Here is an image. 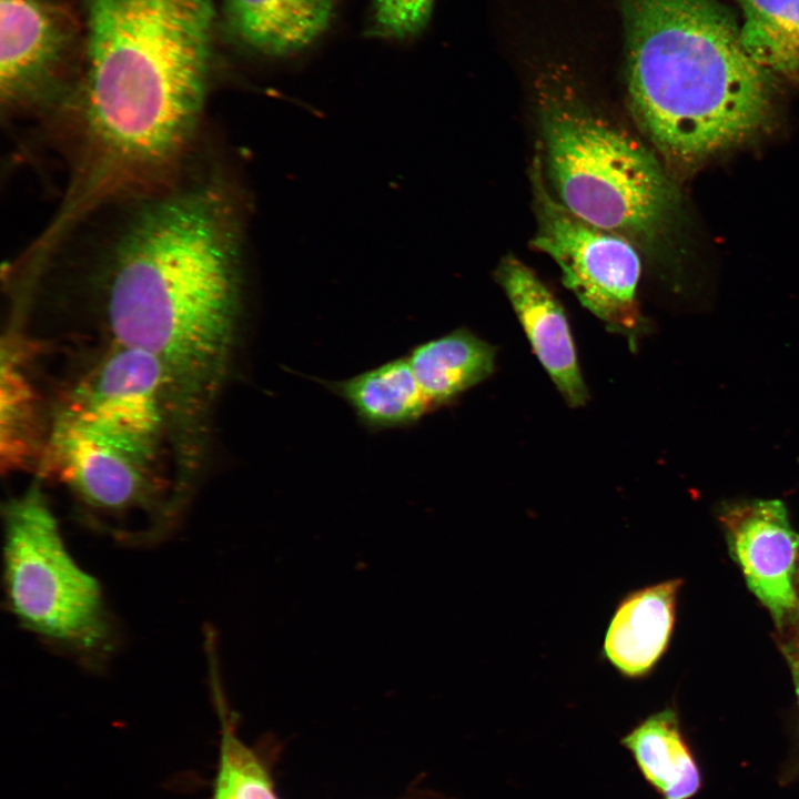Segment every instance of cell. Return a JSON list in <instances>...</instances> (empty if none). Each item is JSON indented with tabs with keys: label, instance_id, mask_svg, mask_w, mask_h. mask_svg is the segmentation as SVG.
<instances>
[{
	"label": "cell",
	"instance_id": "1",
	"mask_svg": "<svg viewBox=\"0 0 799 799\" xmlns=\"http://www.w3.org/2000/svg\"><path fill=\"white\" fill-rule=\"evenodd\" d=\"M241 229L227 192L185 186L142 204L103 262L100 302L114 344L163 365L173 405L210 398L232 351L241 296Z\"/></svg>",
	"mask_w": 799,
	"mask_h": 799
},
{
	"label": "cell",
	"instance_id": "2",
	"mask_svg": "<svg viewBox=\"0 0 799 799\" xmlns=\"http://www.w3.org/2000/svg\"><path fill=\"white\" fill-rule=\"evenodd\" d=\"M80 127L102 181L158 173L186 149L208 90L212 0H83Z\"/></svg>",
	"mask_w": 799,
	"mask_h": 799
},
{
	"label": "cell",
	"instance_id": "3",
	"mask_svg": "<svg viewBox=\"0 0 799 799\" xmlns=\"http://www.w3.org/2000/svg\"><path fill=\"white\" fill-rule=\"evenodd\" d=\"M630 110L658 153L689 169L763 130L776 78L718 0H617Z\"/></svg>",
	"mask_w": 799,
	"mask_h": 799
},
{
	"label": "cell",
	"instance_id": "4",
	"mask_svg": "<svg viewBox=\"0 0 799 799\" xmlns=\"http://www.w3.org/2000/svg\"><path fill=\"white\" fill-rule=\"evenodd\" d=\"M534 102L543 169L555 198L580 219L631 243L654 240L675 204L655 154L600 113L560 64L537 74Z\"/></svg>",
	"mask_w": 799,
	"mask_h": 799
},
{
	"label": "cell",
	"instance_id": "5",
	"mask_svg": "<svg viewBox=\"0 0 799 799\" xmlns=\"http://www.w3.org/2000/svg\"><path fill=\"white\" fill-rule=\"evenodd\" d=\"M3 517L7 595L21 624L81 654L104 650L111 628L100 586L68 552L39 487L11 499Z\"/></svg>",
	"mask_w": 799,
	"mask_h": 799
},
{
	"label": "cell",
	"instance_id": "6",
	"mask_svg": "<svg viewBox=\"0 0 799 799\" xmlns=\"http://www.w3.org/2000/svg\"><path fill=\"white\" fill-rule=\"evenodd\" d=\"M530 180L537 220L532 246L557 263L564 284L586 309L634 344L641 322L636 302L641 266L634 243L566 209L547 188L539 154Z\"/></svg>",
	"mask_w": 799,
	"mask_h": 799
},
{
	"label": "cell",
	"instance_id": "7",
	"mask_svg": "<svg viewBox=\"0 0 799 799\" xmlns=\"http://www.w3.org/2000/svg\"><path fill=\"white\" fill-rule=\"evenodd\" d=\"M169 405L162 363L146 351L114 344L59 415L150 463Z\"/></svg>",
	"mask_w": 799,
	"mask_h": 799
},
{
	"label": "cell",
	"instance_id": "8",
	"mask_svg": "<svg viewBox=\"0 0 799 799\" xmlns=\"http://www.w3.org/2000/svg\"><path fill=\"white\" fill-rule=\"evenodd\" d=\"M0 91L10 110L49 102L65 85L84 34L64 0H1Z\"/></svg>",
	"mask_w": 799,
	"mask_h": 799
},
{
	"label": "cell",
	"instance_id": "9",
	"mask_svg": "<svg viewBox=\"0 0 799 799\" xmlns=\"http://www.w3.org/2000/svg\"><path fill=\"white\" fill-rule=\"evenodd\" d=\"M42 462L95 509L119 513L146 506L153 499L150 463L60 415L44 445Z\"/></svg>",
	"mask_w": 799,
	"mask_h": 799
},
{
	"label": "cell",
	"instance_id": "10",
	"mask_svg": "<svg viewBox=\"0 0 799 799\" xmlns=\"http://www.w3.org/2000/svg\"><path fill=\"white\" fill-rule=\"evenodd\" d=\"M730 549L751 591L777 624L797 604L792 579L799 535L777 499L730 505L721 514Z\"/></svg>",
	"mask_w": 799,
	"mask_h": 799
},
{
	"label": "cell",
	"instance_id": "11",
	"mask_svg": "<svg viewBox=\"0 0 799 799\" xmlns=\"http://www.w3.org/2000/svg\"><path fill=\"white\" fill-rule=\"evenodd\" d=\"M496 279L533 351L570 407L588 400L564 309L535 272L513 255L502 259Z\"/></svg>",
	"mask_w": 799,
	"mask_h": 799
},
{
	"label": "cell",
	"instance_id": "12",
	"mask_svg": "<svg viewBox=\"0 0 799 799\" xmlns=\"http://www.w3.org/2000/svg\"><path fill=\"white\" fill-rule=\"evenodd\" d=\"M681 579L665 580L625 594L606 628L601 656L623 677L647 676L661 658L675 625Z\"/></svg>",
	"mask_w": 799,
	"mask_h": 799
},
{
	"label": "cell",
	"instance_id": "13",
	"mask_svg": "<svg viewBox=\"0 0 799 799\" xmlns=\"http://www.w3.org/2000/svg\"><path fill=\"white\" fill-rule=\"evenodd\" d=\"M335 0H223L225 22L246 48L287 57L315 42L328 28Z\"/></svg>",
	"mask_w": 799,
	"mask_h": 799
},
{
	"label": "cell",
	"instance_id": "14",
	"mask_svg": "<svg viewBox=\"0 0 799 799\" xmlns=\"http://www.w3.org/2000/svg\"><path fill=\"white\" fill-rule=\"evenodd\" d=\"M321 384L344 400L370 432L409 427L433 411L407 356L345 380H321Z\"/></svg>",
	"mask_w": 799,
	"mask_h": 799
},
{
	"label": "cell",
	"instance_id": "15",
	"mask_svg": "<svg viewBox=\"0 0 799 799\" xmlns=\"http://www.w3.org/2000/svg\"><path fill=\"white\" fill-rule=\"evenodd\" d=\"M496 350L467 328L415 345L406 355L433 411L492 375Z\"/></svg>",
	"mask_w": 799,
	"mask_h": 799
},
{
	"label": "cell",
	"instance_id": "16",
	"mask_svg": "<svg viewBox=\"0 0 799 799\" xmlns=\"http://www.w3.org/2000/svg\"><path fill=\"white\" fill-rule=\"evenodd\" d=\"M645 779L663 799H690L701 786L697 762L672 709L655 712L621 738Z\"/></svg>",
	"mask_w": 799,
	"mask_h": 799
},
{
	"label": "cell",
	"instance_id": "17",
	"mask_svg": "<svg viewBox=\"0 0 799 799\" xmlns=\"http://www.w3.org/2000/svg\"><path fill=\"white\" fill-rule=\"evenodd\" d=\"M0 462L2 472L30 467L42 457L36 391L28 378L22 351L8 338L1 346Z\"/></svg>",
	"mask_w": 799,
	"mask_h": 799
},
{
	"label": "cell",
	"instance_id": "18",
	"mask_svg": "<svg viewBox=\"0 0 799 799\" xmlns=\"http://www.w3.org/2000/svg\"><path fill=\"white\" fill-rule=\"evenodd\" d=\"M740 41L776 79L799 81V0H736Z\"/></svg>",
	"mask_w": 799,
	"mask_h": 799
},
{
	"label": "cell",
	"instance_id": "19",
	"mask_svg": "<svg viewBox=\"0 0 799 799\" xmlns=\"http://www.w3.org/2000/svg\"><path fill=\"white\" fill-rule=\"evenodd\" d=\"M215 692L223 730L212 799H277L266 769L237 738L226 721L221 696Z\"/></svg>",
	"mask_w": 799,
	"mask_h": 799
},
{
	"label": "cell",
	"instance_id": "20",
	"mask_svg": "<svg viewBox=\"0 0 799 799\" xmlns=\"http://www.w3.org/2000/svg\"><path fill=\"white\" fill-rule=\"evenodd\" d=\"M434 0H374L373 32L388 39H406L427 24Z\"/></svg>",
	"mask_w": 799,
	"mask_h": 799
},
{
	"label": "cell",
	"instance_id": "21",
	"mask_svg": "<svg viewBox=\"0 0 799 799\" xmlns=\"http://www.w3.org/2000/svg\"><path fill=\"white\" fill-rule=\"evenodd\" d=\"M791 669H792L796 692H797V696L799 699V658L791 660Z\"/></svg>",
	"mask_w": 799,
	"mask_h": 799
},
{
	"label": "cell",
	"instance_id": "22",
	"mask_svg": "<svg viewBox=\"0 0 799 799\" xmlns=\"http://www.w3.org/2000/svg\"><path fill=\"white\" fill-rule=\"evenodd\" d=\"M799 604V603H798Z\"/></svg>",
	"mask_w": 799,
	"mask_h": 799
}]
</instances>
